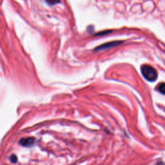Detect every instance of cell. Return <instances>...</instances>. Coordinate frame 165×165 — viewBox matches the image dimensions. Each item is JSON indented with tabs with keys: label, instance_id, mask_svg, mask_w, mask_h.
I'll use <instances>...</instances> for the list:
<instances>
[{
	"label": "cell",
	"instance_id": "3957f363",
	"mask_svg": "<svg viewBox=\"0 0 165 165\" xmlns=\"http://www.w3.org/2000/svg\"><path fill=\"white\" fill-rule=\"evenodd\" d=\"M34 138L33 137H27V138H25V139H22L20 140V144L21 145H22L23 146H32L33 144L34 143Z\"/></svg>",
	"mask_w": 165,
	"mask_h": 165
},
{
	"label": "cell",
	"instance_id": "52a82bcc",
	"mask_svg": "<svg viewBox=\"0 0 165 165\" xmlns=\"http://www.w3.org/2000/svg\"><path fill=\"white\" fill-rule=\"evenodd\" d=\"M112 31L110 30H109V31H105L104 32H101L100 33V34H96V36H101V35H105V34H109L110 32H111Z\"/></svg>",
	"mask_w": 165,
	"mask_h": 165
},
{
	"label": "cell",
	"instance_id": "6da1fadb",
	"mask_svg": "<svg viewBox=\"0 0 165 165\" xmlns=\"http://www.w3.org/2000/svg\"><path fill=\"white\" fill-rule=\"evenodd\" d=\"M141 70L143 76L148 81L154 82L158 78V72L151 66L147 65H143Z\"/></svg>",
	"mask_w": 165,
	"mask_h": 165
},
{
	"label": "cell",
	"instance_id": "7a4b0ae2",
	"mask_svg": "<svg viewBox=\"0 0 165 165\" xmlns=\"http://www.w3.org/2000/svg\"><path fill=\"white\" fill-rule=\"evenodd\" d=\"M123 43V41H112V42H109V43H106L105 44H103L101 46H99L98 47H97L95 49V51H103V50H105V49L107 48H110L112 47H116L118 45H119Z\"/></svg>",
	"mask_w": 165,
	"mask_h": 165
},
{
	"label": "cell",
	"instance_id": "8992f818",
	"mask_svg": "<svg viewBox=\"0 0 165 165\" xmlns=\"http://www.w3.org/2000/svg\"><path fill=\"white\" fill-rule=\"evenodd\" d=\"M17 160H18L17 157H16V155H11V157L10 158V161H11L12 163H15L17 162Z\"/></svg>",
	"mask_w": 165,
	"mask_h": 165
},
{
	"label": "cell",
	"instance_id": "5b68a950",
	"mask_svg": "<svg viewBox=\"0 0 165 165\" xmlns=\"http://www.w3.org/2000/svg\"><path fill=\"white\" fill-rule=\"evenodd\" d=\"M47 4L49 5H55L61 2V0H45Z\"/></svg>",
	"mask_w": 165,
	"mask_h": 165
},
{
	"label": "cell",
	"instance_id": "277c9868",
	"mask_svg": "<svg viewBox=\"0 0 165 165\" xmlns=\"http://www.w3.org/2000/svg\"><path fill=\"white\" fill-rule=\"evenodd\" d=\"M158 91L161 92L163 94H165V83L164 82H161V83L159 84L158 86L157 87Z\"/></svg>",
	"mask_w": 165,
	"mask_h": 165
}]
</instances>
